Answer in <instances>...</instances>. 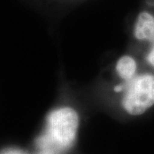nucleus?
Returning <instances> with one entry per match:
<instances>
[{"label": "nucleus", "instance_id": "nucleus-1", "mask_svg": "<svg viewBox=\"0 0 154 154\" xmlns=\"http://www.w3.org/2000/svg\"><path fill=\"white\" fill-rule=\"evenodd\" d=\"M78 115L70 107L56 109L47 117L44 134L39 138V154H58L67 149L75 139Z\"/></svg>", "mask_w": 154, "mask_h": 154}, {"label": "nucleus", "instance_id": "nucleus-2", "mask_svg": "<svg viewBox=\"0 0 154 154\" xmlns=\"http://www.w3.org/2000/svg\"><path fill=\"white\" fill-rule=\"evenodd\" d=\"M124 87L126 89L122 105L129 114H142L154 104V75L133 77L126 82L125 86H117L115 91L122 90Z\"/></svg>", "mask_w": 154, "mask_h": 154}, {"label": "nucleus", "instance_id": "nucleus-3", "mask_svg": "<svg viewBox=\"0 0 154 154\" xmlns=\"http://www.w3.org/2000/svg\"><path fill=\"white\" fill-rule=\"evenodd\" d=\"M134 35L138 40L154 39V17L148 12H141L138 15L134 27Z\"/></svg>", "mask_w": 154, "mask_h": 154}, {"label": "nucleus", "instance_id": "nucleus-4", "mask_svg": "<svg viewBox=\"0 0 154 154\" xmlns=\"http://www.w3.org/2000/svg\"><path fill=\"white\" fill-rule=\"evenodd\" d=\"M116 70L119 76L127 82L134 77L136 71V62L130 56H123L117 62Z\"/></svg>", "mask_w": 154, "mask_h": 154}, {"label": "nucleus", "instance_id": "nucleus-5", "mask_svg": "<svg viewBox=\"0 0 154 154\" xmlns=\"http://www.w3.org/2000/svg\"><path fill=\"white\" fill-rule=\"evenodd\" d=\"M151 42H152V47L150 49L148 55H147V60H148V62L154 67V39Z\"/></svg>", "mask_w": 154, "mask_h": 154}, {"label": "nucleus", "instance_id": "nucleus-6", "mask_svg": "<svg viewBox=\"0 0 154 154\" xmlns=\"http://www.w3.org/2000/svg\"><path fill=\"white\" fill-rule=\"evenodd\" d=\"M6 154H18L16 152H9V153H6Z\"/></svg>", "mask_w": 154, "mask_h": 154}]
</instances>
